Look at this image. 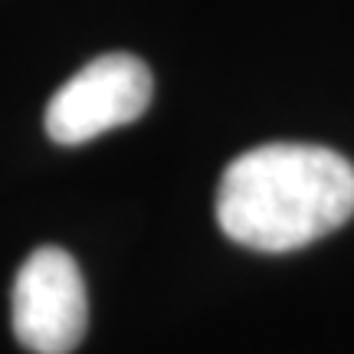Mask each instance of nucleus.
Returning a JSON list of instances; mask_svg holds the SVG:
<instances>
[{"label": "nucleus", "mask_w": 354, "mask_h": 354, "mask_svg": "<svg viewBox=\"0 0 354 354\" xmlns=\"http://www.w3.org/2000/svg\"><path fill=\"white\" fill-rule=\"evenodd\" d=\"M88 299L76 259L59 246L26 256L13 282V335L33 354H69L86 338Z\"/></svg>", "instance_id": "nucleus-3"}, {"label": "nucleus", "mask_w": 354, "mask_h": 354, "mask_svg": "<svg viewBox=\"0 0 354 354\" xmlns=\"http://www.w3.org/2000/svg\"><path fill=\"white\" fill-rule=\"evenodd\" d=\"M151 69L138 56L105 53L82 66L46 105V131L59 145H82L131 125L151 102Z\"/></svg>", "instance_id": "nucleus-2"}, {"label": "nucleus", "mask_w": 354, "mask_h": 354, "mask_svg": "<svg viewBox=\"0 0 354 354\" xmlns=\"http://www.w3.org/2000/svg\"><path fill=\"white\" fill-rule=\"evenodd\" d=\"M354 216V167L318 145H263L240 154L216 187V223L259 253H292Z\"/></svg>", "instance_id": "nucleus-1"}]
</instances>
